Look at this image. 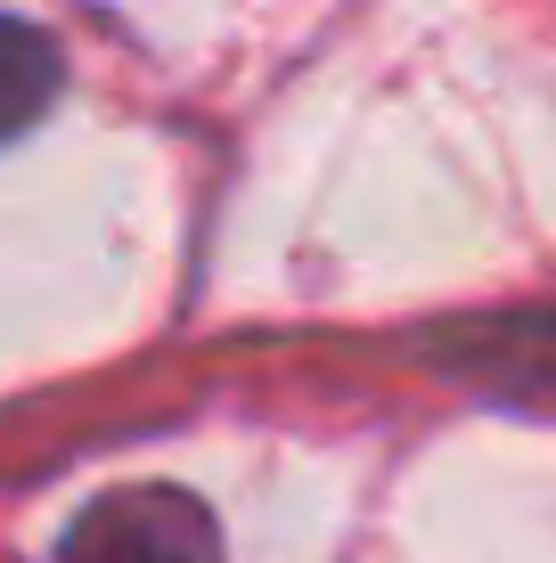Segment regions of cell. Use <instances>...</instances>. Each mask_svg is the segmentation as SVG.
<instances>
[{"mask_svg": "<svg viewBox=\"0 0 556 563\" xmlns=\"http://www.w3.org/2000/svg\"><path fill=\"white\" fill-rule=\"evenodd\" d=\"M66 563H221V531L172 482H123L74 515Z\"/></svg>", "mask_w": 556, "mask_h": 563, "instance_id": "obj_1", "label": "cell"}, {"mask_svg": "<svg viewBox=\"0 0 556 563\" xmlns=\"http://www.w3.org/2000/svg\"><path fill=\"white\" fill-rule=\"evenodd\" d=\"M57 82H66L57 42L42 25H25V16H0V147L25 140V131L57 107Z\"/></svg>", "mask_w": 556, "mask_h": 563, "instance_id": "obj_2", "label": "cell"}]
</instances>
